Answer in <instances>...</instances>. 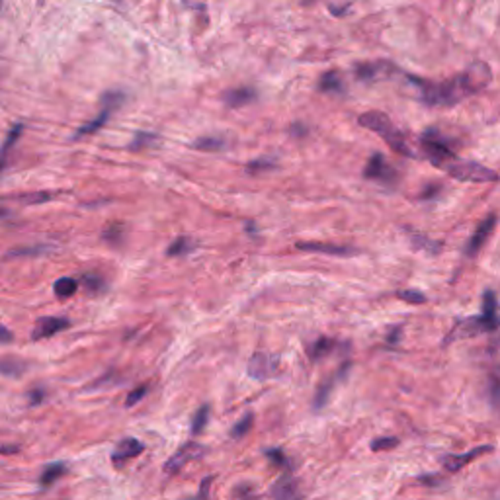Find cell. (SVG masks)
<instances>
[{"label": "cell", "mask_w": 500, "mask_h": 500, "mask_svg": "<svg viewBox=\"0 0 500 500\" xmlns=\"http://www.w3.org/2000/svg\"><path fill=\"white\" fill-rule=\"evenodd\" d=\"M412 83L420 86V96H422V102L428 106H453L461 102L463 98H467L473 92V88L469 86L465 74H458L456 78L446 81V83H424V81H418L412 78Z\"/></svg>", "instance_id": "cell-1"}, {"label": "cell", "mask_w": 500, "mask_h": 500, "mask_svg": "<svg viewBox=\"0 0 500 500\" xmlns=\"http://www.w3.org/2000/svg\"><path fill=\"white\" fill-rule=\"evenodd\" d=\"M358 122L365 129H369V131L383 137L387 141V145L391 147L395 153L412 156V149L406 143V137L401 131H397L395 125L391 124V119L385 114H381V112H367V114L360 115Z\"/></svg>", "instance_id": "cell-2"}, {"label": "cell", "mask_w": 500, "mask_h": 500, "mask_svg": "<svg viewBox=\"0 0 500 500\" xmlns=\"http://www.w3.org/2000/svg\"><path fill=\"white\" fill-rule=\"evenodd\" d=\"M444 168H448L449 176L461 180V182H479V184H483V182H497L499 180V174L494 170L477 165V162H469V160H456L453 158Z\"/></svg>", "instance_id": "cell-3"}, {"label": "cell", "mask_w": 500, "mask_h": 500, "mask_svg": "<svg viewBox=\"0 0 500 500\" xmlns=\"http://www.w3.org/2000/svg\"><path fill=\"white\" fill-rule=\"evenodd\" d=\"M122 102H124V94L122 92H106L104 98H102V112L96 115L94 119H90L88 124H84L83 127L76 131L74 139L92 135L96 131H100L106 125V122L110 119V115L114 114V110H117V108L122 106Z\"/></svg>", "instance_id": "cell-4"}, {"label": "cell", "mask_w": 500, "mask_h": 500, "mask_svg": "<svg viewBox=\"0 0 500 500\" xmlns=\"http://www.w3.org/2000/svg\"><path fill=\"white\" fill-rule=\"evenodd\" d=\"M422 149L428 155V158L436 165V167H446L449 165L456 155L453 151L449 149L448 141L444 137H440L436 131H426L422 137Z\"/></svg>", "instance_id": "cell-5"}, {"label": "cell", "mask_w": 500, "mask_h": 500, "mask_svg": "<svg viewBox=\"0 0 500 500\" xmlns=\"http://www.w3.org/2000/svg\"><path fill=\"white\" fill-rule=\"evenodd\" d=\"M364 176L369 178V180L383 182V184H393L397 180V172L395 168L391 167L385 158H383V155L375 153V155L369 158V162L365 165Z\"/></svg>", "instance_id": "cell-6"}, {"label": "cell", "mask_w": 500, "mask_h": 500, "mask_svg": "<svg viewBox=\"0 0 500 500\" xmlns=\"http://www.w3.org/2000/svg\"><path fill=\"white\" fill-rule=\"evenodd\" d=\"M203 451H206L203 446H199L196 442H188L186 446H182L172 458L168 459L167 465H165V473L167 475H176V473H180V469H184L188 461L199 458Z\"/></svg>", "instance_id": "cell-7"}, {"label": "cell", "mask_w": 500, "mask_h": 500, "mask_svg": "<svg viewBox=\"0 0 500 500\" xmlns=\"http://www.w3.org/2000/svg\"><path fill=\"white\" fill-rule=\"evenodd\" d=\"M71 326V321L65 317H43L40 319L33 331H31V340H43V338H51L55 334L62 333Z\"/></svg>", "instance_id": "cell-8"}, {"label": "cell", "mask_w": 500, "mask_h": 500, "mask_svg": "<svg viewBox=\"0 0 500 500\" xmlns=\"http://www.w3.org/2000/svg\"><path fill=\"white\" fill-rule=\"evenodd\" d=\"M145 446L135 440V438H124L117 446L114 448V453H112V461H114L115 467H124L127 461H131L137 456L143 453Z\"/></svg>", "instance_id": "cell-9"}, {"label": "cell", "mask_w": 500, "mask_h": 500, "mask_svg": "<svg viewBox=\"0 0 500 500\" xmlns=\"http://www.w3.org/2000/svg\"><path fill=\"white\" fill-rule=\"evenodd\" d=\"M278 372V364L276 360L268 354H254L249 362V375L254 379H270L274 374Z\"/></svg>", "instance_id": "cell-10"}, {"label": "cell", "mask_w": 500, "mask_h": 500, "mask_svg": "<svg viewBox=\"0 0 500 500\" xmlns=\"http://www.w3.org/2000/svg\"><path fill=\"white\" fill-rule=\"evenodd\" d=\"M497 227V215H489V217L485 219L483 223H481L477 231L473 233V237L469 240L467 244V254L469 256H475L481 249H483V244L487 242L490 235H492V231Z\"/></svg>", "instance_id": "cell-11"}, {"label": "cell", "mask_w": 500, "mask_h": 500, "mask_svg": "<svg viewBox=\"0 0 500 500\" xmlns=\"http://www.w3.org/2000/svg\"><path fill=\"white\" fill-rule=\"evenodd\" d=\"M492 331L487 321L483 319V317H471V319H465V321H461V323L456 326V331L451 333L448 340H453V338H465V336H475V334H481V333H489Z\"/></svg>", "instance_id": "cell-12"}, {"label": "cell", "mask_w": 500, "mask_h": 500, "mask_svg": "<svg viewBox=\"0 0 500 500\" xmlns=\"http://www.w3.org/2000/svg\"><path fill=\"white\" fill-rule=\"evenodd\" d=\"M297 249L303 252H319V254H331V256H352L356 254L354 249L328 244V242H297Z\"/></svg>", "instance_id": "cell-13"}, {"label": "cell", "mask_w": 500, "mask_h": 500, "mask_svg": "<svg viewBox=\"0 0 500 500\" xmlns=\"http://www.w3.org/2000/svg\"><path fill=\"white\" fill-rule=\"evenodd\" d=\"M387 71H393V67L387 62H362L356 67V76H358V81L374 83L381 76H387Z\"/></svg>", "instance_id": "cell-14"}, {"label": "cell", "mask_w": 500, "mask_h": 500, "mask_svg": "<svg viewBox=\"0 0 500 500\" xmlns=\"http://www.w3.org/2000/svg\"><path fill=\"white\" fill-rule=\"evenodd\" d=\"M489 451H492V446H481V448L471 449V451L463 453V456H449V458L444 459V467L448 469V471H459L461 467H465L467 463H471L473 459L481 458V456H485Z\"/></svg>", "instance_id": "cell-15"}, {"label": "cell", "mask_w": 500, "mask_h": 500, "mask_svg": "<svg viewBox=\"0 0 500 500\" xmlns=\"http://www.w3.org/2000/svg\"><path fill=\"white\" fill-rule=\"evenodd\" d=\"M256 90L254 88H249V86H242V88H235V90H229L225 94V104L229 108H242V106L250 104L256 100Z\"/></svg>", "instance_id": "cell-16"}, {"label": "cell", "mask_w": 500, "mask_h": 500, "mask_svg": "<svg viewBox=\"0 0 500 500\" xmlns=\"http://www.w3.org/2000/svg\"><path fill=\"white\" fill-rule=\"evenodd\" d=\"M346 372H348V364L342 365L336 374H334L333 379H328V381H324L323 385L319 387V391H317V397H315V408H323L324 405H326V401H328V395L333 393V389L334 385L340 381V379H344V375H346Z\"/></svg>", "instance_id": "cell-17"}, {"label": "cell", "mask_w": 500, "mask_h": 500, "mask_svg": "<svg viewBox=\"0 0 500 500\" xmlns=\"http://www.w3.org/2000/svg\"><path fill=\"white\" fill-rule=\"evenodd\" d=\"M490 328L494 331L497 326L500 324L499 319V307H497V295L494 292H487L485 297H483V315H481Z\"/></svg>", "instance_id": "cell-18"}, {"label": "cell", "mask_w": 500, "mask_h": 500, "mask_svg": "<svg viewBox=\"0 0 500 500\" xmlns=\"http://www.w3.org/2000/svg\"><path fill=\"white\" fill-rule=\"evenodd\" d=\"M22 131H24V125H14L10 129V133H8V137H6V141L0 147V172L6 167V162H8V158H10V151L14 149V145L18 143V139L22 137Z\"/></svg>", "instance_id": "cell-19"}, {"label": "cell", "mask_w": 500, "mask_h": 500, "mask_svg": "<svg viewBox=\"0 0 500 500\" xmlns=\"http://www.w3.org/2000/svg\"><path fill=\"white\" fill-rule=\"evenodd\" d=\"M408 239H410L415 249L428 252V254H434V256H436V254H440V250H442V242L432 240L430 237H426V235H422V233H408Z\"/></svg>", "instance_id": "cell-20"}, {"label": "cell", "mask_w": 500, "mask_h": 500, "mask_svg": "<svg viewBox=\"0 0 500 500\" xmlns=\"http://www.w3.org/2000/svg\"><path fill=\"white\" fill-rule=\"evenodd\" d=\"M272 497L276 499H297L299 497V490L293 479H280L274 487H272Z\"/></svg>", "instance_id": "cell-21"}, {"label": "cell", "mask_w": 500, "mask_h": 500, "mask_svg": "<svg viewBox=\"0 0 500 500\" xmlns=\"http://www.w3.org/2000/svg\"><path fill=\"white\" fill-rule=\"evenodd\" d=\"M76 292H78V281L73 280V278H59L53 285V293L61 299L73 297Z\"/></svg>", "instance_id": "cell-22"}, {"label": "cell", "mask_w": 500, "mask_h": 500, "mask_svg": "<svg viewBox=\"0 0 500 500\" xmlns=\"http://www.w3.org/2000/svg\"><path fill=\"white\" fill-rule=\"evenodd\" d=\"M319 88L323 92H342L344 90V83L342 76L336 73V71H328L321 76V83H319Z\"/></svg>", "instance_id": "cell-23"}, {"label": "cell", "mask_w": 500, "mask_h": 500, "mask_svg": "<svg viewBox=\"0 0 500 500\" xmlns=\"http://www.w3.org/2000/svg\"><path fill=\"white\" fill-rule=\"evenodd\" d=\"M336 348V342L333 338H319L309 346V356L311 360H321L324 356H328Z\"/></svg>", "instance_id": "cell-24"}, {"label": "cell", "mask_w": 500, "mask_h": 500, "mask_svg": "<svg viewBox=\"0 0 500 500\" xmlns=\"http://www.w3.org/2000/svg\"><path fill=\"white\" fill-rule=\"evenodd\" d=\"M65 473H67L65 463H51V465H47L45 471H43L42 479H40V485H42L43 489H45V487H51L53 483L57 479H61Z\"/></svg>", "instance_id": "cell-25"}, {"label": "cell", "mask_w": 500, "mask_h": 500, "mask_svg": "<svg viewBox=\"0 0 500 500\" xmlns=\"http://www.w3.org/2000/svg\"><path fill=\"white\" fill-rule=\"evenodd\" d=\"M24 372H26V364L20 360H12V358L0 360V374L8 375V377H18Z\"/></svg>", "instance_id": "cell-26"}, {"label": "cell", "mask_w": 500, "mask_h": 500, "mask_svg": "<svg viewBox=\"0 0 500 500\" xmlns=\"http://www.w3.org/2000/svg\"><path fill=\"white\" fill-rule=\"evenodd\" d=\"M223 147H225V141L221 137H199L194 143V149L206 151V153H215V151H221Z\"/></svg>", "instance_id": "cell-27"}, {"label": "cell", "mask_w": 500, "mask_h": 500, "mask_svg": "<svg viewBox=\"0 0 500 500\" xmlns=\"http://www.w3.org/2000/svg\"><path fill=\"white\" fill-rule=\"evenodd\" d=\"M16 201H20L24 206H42L53 199V194L49 192H35V194H24V196H16Z\"/></svg>", "instance_id": "cell-28"}, {"label": "cell", "mask_w": 500, "mask_h": 500, "mask_svg": "<svg viewBox=\"0 0 500 500\" xmlns=\"http://www.w3.org/2000/svg\"><path fill=\"white\" fill-rule=\"evenodd\" d=\"M192 249H194V242L188 239V237H180V239H176L168 247L167 254L168 256H182V254L192 252Z\"/></svg>", "instance_id": "cell-29"}, {"label": "cell", "mask_w": 500, "mask_h": 500, "mask_svg": "<svg viewBox=\"0 0 500 500\" xmlns=\"http://www.w3.org/2000/svg\"><path fill=\"white\" fill-rule=\"evenodd\" d=\"M208 420H209V406L208 405L199 406V410L196 412V417H194V422H192V434H194V436L201 434L203 428L208 426Z\"/></svg>", "instance_id": "cell-30"}, {"label": "cell", "mask_w": 500, "mask_h": 500, "mask_svg": "<svg viewBox=\"0 0 500 500\" xmlns=\"http://www.w3.org/2000/svg\"><path fill=\"white\" fill-rule=\"evenodd\" d=\"M124 225L122 223H112V225H108L104 229V240H108V242H114V244H117L119 240L124 239Z\"/></svg>", "instance_id": "cell-31"}, {"label": "cell", "mask_w": 500, "mask_h": 500, "mask_svg": "<svg viewBox=\"0 0 500 500\" xmlns=\"http://www.w3.org/2000/svg\"><path fill=\"white\" fill-rule=\"evenodd\" d=\"M399 446V438H377L372 442V449L374 451H387V449H393Z\"/></svg>", "instance_id": "cell-32"}, {"label": "cell", "mask_w": 500, "mask_h": 500, "mask_svg": "<svg viewBox=\"0 0 500 500\" xmlns=\"http://www.w3.org/2000/svg\"><path fill=\"white\" fill-rule=\"evenodd\" d=\"M147 389H149V385H139L135 387L133 391H129V395H127V399H125V406L127 408H131V406H135L143 397L147 395Z\"/></svg>", "instance_id": "cell-33"}, {"label": "cell", "mask_w": 500, "mask_h": 500, "mask_svg": "<svg viewBox=\"0 0 500 500\" xmlns=\"http://www.w3.org/2000/svg\"><path fill=\"white\" fill-rule=\"evenodd\" d=\"M399 299H403V301H406V303H415V305H422V303H426V297H424V293L412 292V290H405V292H399Z\"/></svg>", "instance_id": "cell-34"}, {"label": "cell", "mask_w": 500, "mask_h": 500, "mask_svg": "<svg viewBox=\"0 0 500 500\" xmlns=\"http://www.w3.org/2000/svg\"><path fill=\"white\" fill-rule=\"evenodd\" d=\"M156 141L155 135H151V133H137L135 139H133V143H131V149L133 151H139V149H145V147L153 145Z\"/></svg>", "instance_id": "cell-35"}, {"label": "cell", "mask_w": 500, "mask_h": 500, "mask_svg": "<svg viewBox=\"0 0 500 500\" xmlns=\"http://www.w3.org/2000/svg\"><path fill=\"white\" fill-rule=\"evenodd\" d=\"M250 426H252V415H247L244 418H240L239 422H237V426L233 428V438H242L247 432L250 430Z\"/></svg>", "instance_id": "cell-36"}, {"label": "cell", "mask_w": 500, "mask_h": 500, "mask_svg": "<svg viewBox=\"0 0 500 500\" xmlns=\"http://www.w3.org/2000/svg\"><path fill=\"white\" fill-rule=\"evenodd\" d=\"M83 283L86 285V290H88V292H100V290L104 288V281H102V278H98V276H94V274L84 276Z\"/></svg>", "instance_id": "cell-37"}, {"label": "cell", "mask_w": 500, "mask_h": 500, "mask_svg": "<svg viewBox=\"0 0 500 500\" xmlns=\"http://www.w3.org/2000/svg\"><path fill=\"white\" fill-rule=\"evenodd\" d=\"M272 168H276L274 160H270V158H258V160L250 162L249 172H260V170H272Z\"/></svg>", "instance_id": "cell-38"}, {"label": "cell", "mask_w": 500, "mask_h": 500, "mask_svg": "<svg viewBox=\"0 0 500 500\" xmlns=\"http://www.w3.org/2000/svg\"><path fill=\"white\" fill-rule=\"evenodd\" d=\"M266 458L270 459L274 465H278V467H288V458L281 453L280 449H268V451H266Z\"/></svg>", "instance_id": "cell-39"}, {"label": "cell", "mask_w": 500, "mask_h": 500, "mask_svg": "<svg viewBox=\"0 0 500 500\" xmlns=\"http://www.w3.org/2000/svg\"><path fill=\"white\" fill-rule=\"evenodd\" d=\"M43 399H45V391L43 389H33V391H30V405L33 406H38L40 403H43Z\"/></svg>", "instance_id": "cell-40"}, {"label": "cell", "mask_w": 500, "mask_h": 500, "mask_svg": "<svg viewBox=\"0 0 500 500\" xmlns=\"http://www.w3.org/2000/svg\"><path fill=\"white\" fill-rule=\"evenodd\" d=\"M12 340H14V334L4 324H0V342H12Z\"/></svg>", "instance_id": "cell-41"}, {"label": "cell", "mask_w": 500, "mask_h": 500, "mask_svg": "<svg viewBox=\"0 0 500 500\" xmlns=\"http://www.w3.org/2000/svg\"><path fill=\"white\" fill-rule=\"evenodd\" d=\"M490 393H492V399L499 403L500 401V381L499 379H492V385H490Z\"/></svg>", "instance_id": "cell-42"}, {"label": "cell", "mask_w": 500, "mask_h": 500, "mask_svg": "<svg viewBox=\"0 0 500 500\" xmlns=\"http://www.w3.org/2000/svg\"><path fill=\"white\" fill-rule=\"evenodd\" d=\"M20 448L18 446H0V453L2 456H14V453H18Z\"/></svg>", "instance_id": "cell-43"}, {"label": "cell", "mask_w": 500, "mask_h": 500, "mask_svg": "<svg viewBox=\"0 0 500 500\" xmlns=\"http://www.w3.org/2000/svg\"><path fill=\"white\" fill-rule=\"evenodd\" d=\"M209 483H211V479H206V481H203V483H201V490H199V494H203V497H208Z\"/></svg>", "instance_id": "cell-44"}, {"label": "cell", "mask_w": 500, "mask_h": 500, "mask_svg": "<svg viewBox=\"0 0 500 500\" xmlns=\"http://www.w3.org/2000/svg\"><path fill=\"white\" fill-rule=\"evenodd\" d=\"M0 2H2V0H0Z\"/></svg>", "instance_id": "cell-45"}]
</instances>
